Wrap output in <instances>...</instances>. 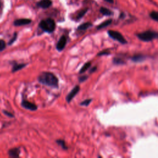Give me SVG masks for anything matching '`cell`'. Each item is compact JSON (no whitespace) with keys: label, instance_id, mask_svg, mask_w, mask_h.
Instances as JSON below:
<instances>
[{"label":"cell","instance_id":"1","mask_svg":"<svg viewBox=\"0 0 158 158\" xmlns=\"http://www.w3.org/2000/svg\"><path fill=\"white\" fill-rule=\"evenodd\" d=\"M38 82L43 85L52 88L59 87V80L57 77L51 72H43L38 77Z\"/></svg>","mask_w":158,"mask_h":158},{"label":"cell","instance_id":"2","mask_svg":"<svg viewBox=\"0 0 158 158\" xmlns=\"http://www.w3.org/2000/svg\"><path fill=\"white\" fill-rule=\"evenodd\" d=\"M39 27L46 32L52 33L55 30L56 24L54 20L48 18L41 20L39 24Z\"/></svg>","mask_w":158,"mask_h":158},{"label":"cell","instance_id":"3","mask_svg":"<svg viewBox=\"0 0 158 158\" xmlns=\"http://www.w3.org/2000/svg\"><path fill=\"white\" fill-rule=\"evenodd\" d=\"M136 36H137V37L140 40L145 42H148L157 39L158 37V34L155 31L148 30L144 31V32L138 34L136 35Z\"/></svg>","mask_w":158,"mask_h":158},{"label":"cell","instance_id":"4","mask_svg":"<svg viewBox=\"0 0 158 158\" xmlns=\"http://www.w3.org/2000/svg\"><path fill=\"white\" fill-rule=\"evenodd\" d=\"M108 34L110 38L114 40L119 41L121 44L125 45L126 43H127V41L125 40L123 35L120 32H119V31L114 30H109L108 31Z\"/></svg>","mask_w":158,"mask_h":158},{"label":"cell","instance_id":"5","mask_svg":"<svg viewBox=\"0 0 158 158\" xmlns=\"http://www.w3.org/2000/svg\"><path fill=\"white\" fill-rule=\"evenodd\" d=\"M79 91H80V87H79L78 85H76L74 88L72 89L71 92H69V94H68L67 95V96H66L67 102L68 103H71L72 100L73 99V98L77 95V94L78 93Z\"/></svg>","mask_w":158,"mask_h":158},{"label":"cell","instance_id":"6","mask_svg":"<svg viewBox=\"0 0 158 158\" xmlns=\"http://www.w3.org/2000/svg\"><path fill=\"white\" fill-rule=\"evenodd\" d=\"M66 44H67V38H66V36H64V35H62L61 37L60 38L58 42L57 43L56 49L57 50V51H62L64 49Z\"/></svg>","mask_w":158,"mask_h":158},{"label":"cell","instance_id":"7","mask_svg":"<svg viewBox=\"0 0 158 158\" xmlns=\"http://www.w3.org/2000/svg\"><path fill=\"white\" fill-rule=\"evenodd\" d=\"M21 104H22V106L26 109H29L30 110H36L37 109V106L36 104L31 103L27 101V100H23Z\"/></svg>","mask_w":158,"mask_h":158},{"label":"cell","instance_id":"8","mask_svg":"<svg viewBox=\"0 0 158 158\" xmlns=\"http://www.w3.org/2000/svg\"><path fill=\"white\" fill-rule=\"evenodd\" d=\"M31 20L30 19H17L16 20H15L14 24L15 26H22V25L29 24L31 23Z\"/></svg>","mask_w":158,"mask_h":158},{"label":"cell","instance_id":"9","mask_svg":"<svg viewBox=\"0 0 158 158\" xmlns=\"http://www.w3.org/2000/svg\"><path fill=\"white\" fill-rule=\"evenodd\" d=\"M147 56L143 55H136L131 57V61L135 62H141L146 60Z\"/></svg>","mask_w":158,"mask_h":158},{"label":"cell","instance_id":"10","mask_svg":"<svg viewBox=\"0 0 158 158\" xmlns=\"http://www.w3.org/2000/svg\"><path fill=\"white\" fill-rule=\"evenodd\" d=\"M52 4V1L51 0H41L38 3V6L41 8L46 9L50 7Z\"/></svg>","mask_w":158,"mask_h":158},{"label":"cell","instance_id":"11","mask_svg":"<svg viewBox=\"0 0 158 158\" xmlns=\"http://www.w3.org/2000/svg\"><path fill=\"white\" fill-rule=\"evenodd\" d=\"M20 153V150L19 148H15L10 150L8 152V154L11 157H18Z\"/></svg>","mask_w":158,"mask_h":158},{"label":"cell","instance_id":"12","mask_svg":"<svg viewBox=\"0 0 158 158\" xmlns=\"http://www.w3.org/2000/svg\"><path fill=\"white\" fill-rule=\"evenodd\" d=\"M27 64H15L13 66V67L12 69V72H15L20 69H23L24 67H25Z\"/></svg>","mask_w":158,"mask_h":158},{"label":"cell","instance_id":"13","mask_svg":"<svg viewBox=\"0 0 158 158\" xmlns=\"http://www.w3.org/2000/svg\"><path fill=\"white\" fill-rule=\"evenodd\" d=\"M112 23V19H109V20H107L105 21V22L101 23V24H99L98 27H96V29L98 30H100L101 29H103V28H105L108 27V25H109L110 24Z\"/></svg>","mask_w":158,"mask_h":158},{"label":"cell","instance_id":"14","mask_svg":"<svg viewBox=\"0 0 158 158\" xmlns=\"http://www.w3.org/2000/svg\"><path fill=\"white\" fill-rule=\"evenodd\" d=\"M92 26V24L90 22H86L82 24V25H80V26H78V30H87V29L89 28L90 27Z\"/></svg>","mask_w":158,"mask_h":158},{"label":"cell","instance_id":"15","mask_svg":"<svg viewBox=\"0 0 158 158\" xmlns=\"http://www.w3.org/2000/svg\"><path fill=\"white\" fill-rule=\"evenodd\" d=\"M91 64H92L91 62H88L85 63V64L83 65V66L81 68L80 72H79V73H80V74H82V73H83L84 72H85L89 69V68L90 67Z\"/></svg>","mask_w":158,"mask_h":158},{"label":"cell","instance_id":"16","mask_svg":"<svg viewBox=\"0 0 158 158\" xmlns=\"http://www.w3.org/2000/svg\"><path fill=\"white\" fill-rule=\"evenodd\" d=\"M99 11L104 15H111L113 14V13L110 11V10H109L108 9H107L106 8H104V7H102V8H100Z\"/></svg>","mask_w":158,"mask_h":158},{"label":"cell","instance_id":"17","mask_svg":"<svg viewBox=\"0 0 158 158\" xmlns=\"http://www.w3.org/2000/svg\"><path fill=\"white\" fill-rule=\"evenodd\" d=\"M113 63L116 65H122L125 64V61L119 57H114L113 59Z\"/></svg>","mask_w":158,"mask_h":158},{"label":"cell","instance_id":"18","mask_svg":"<svg viewBox=\"0 0 158 158\" xmlns=\"http://www.w3.org/2000/svg\"><path fill=\"white\" fill-rule=\"evenodd\" d=\"M56 143H57V145H60L62 147V148L63 150H67V146L66 145V143H65L64 140H56Z\"/></svg>","mask_w":158,"mask_h":158},{"label":"cell","instance_id":"19","mask_svg":"<svg viewBox=\"0 0 158 158\" xmlns=\"http://www.w3.org/2000/svg\"><path fill=\"white\" fill-rule=\"evenodd\" d=\"M92 101V99H87L84 100V101H83L82 102H81L80 103V106H88V105L91 103Z\"/></svg>","mask_w":158,"mask_h":158},{"label":"cell","instance_id":"20","mask_svg":"<svg viewBox=\"0 0 158 158\" xmlns=\"http://www.w3.org/2000/svg\"><path fill=\"white\" fill-rule=\"evenodd\" d=\"M150 17L152 19H153L155 21L158 20V13L156 11H152L150 14Z\"/></svg>","mask_w":158,"mask_h":158},{"label":"cell","instance_id":"21","mask_svg":"<svg viewBox=\"0 0 158 158\" xmlns=\"http://www.w3.org/2000/svg\"><path fill=\"white\" fill-rule=\"evenodd\" d=\"M6 43L3 40H0V51H2L6 48Z\"/></svg>","mask_w":158,"mask_h":158},{"label":"cell","instance_id":"22","mask_svg":"<svg viewBox=\"0 0 158 158\" xmlns=\"http://www.w3.org/2000/svg\"><path fill=\"white\" fill-rule=\"evenodd\" d=\"M87 10H88V9H85L81 10V11L78 13V14L77 15V19H81L83 16V15L86 14Z\"/></svg>","mask_w":158,"mask_h":158},{"label":"cell","instance_id":"23","mask_svg":"<svg viewBox=\"0 0 158 158\" xmlns=\"http://www.w3.org/2000/svg\"><path fill=\"white\" fill-rule=\"evenodd\" d=\"M17 37V33H15V34H14L13 37L11 39H10V40L9 42V43H8L9 45H11L12 44H13V43H14V41H15V40H16Z\"/></svg>","mask_w":158,"mask_h":158},{"label":"cell","instance_id":"24","mask_svg":"<svg viewBox=\"0 0 158 158\" xmlns=\"http://www.w3.org/2000/svg\"><path fill=\"white\" fill-rule=\"evenodd\" d=\"M110 52L109 51L107 50H104V51H102L101 52H99V53L98 54V56H108L109 55Z\"/></svg>","mask_w":158,"mask_h":158},{"label":"cell","instance_id":"25","mask_svg":"<svg viewBox=\"0 0 158 158\" xmlns=\"http://www.w3.org/2000/svg\"><path fill=\"white\" fill-rule=\"evenodd\" d=\"M88 76H82L78 78V81L80 83H82L83 82L86 81L88 79Z\"/></svg>","mask_w":158,"mask_h":158},{"label":"cell","instance_id":"26","mask_svg":"<svg viewBox=\"0 0 158 158\" xmlns=\"http://www.w3.org/2000/svg\"><path fill=\"white\" fill-rule=\"evenodd\" d=\"M3 113L6 115H8V116L9 117H14V115L12 113L7 111V110H3Z\"/></svg>","mask_w":158,"mask_h":158},{"label":"cell","instance_id":"27","mask_svg":"<svg viewBox=\"0 0 158 158\" xmlns=\"http://www.w3.org/2000/svg\"><path fill=\"white\" fill-rule=\"evenodd\" d=\"M96 69H97V67L96 66H95V67H92V69H90V70H89V73H93L94 72H95L96 71Z\"/></svg>","mask_w":158,"mask_h":158},{"label":"cell","instance_id":"28","mask_svg":"<svg viewBox=\"0 0 158 158\" xmlns=\"http://www.w3.org/2000/svg\"><path fill=\"white\" fill-rule=\"evenodd\" d=\"M105 1L109 3H113L114 2V0H105Z\"/></svg>","mask_w":158,"mask_h":158},{"label":"cell","instance_id":"29","mask_svg":"<svg viewBox=\"0 0 158 158\" xmlns=\"http://www.w3.org/2000/svg\"><path fill=\"white\" fill-rule=\"evenodd\" d=\"M0 8H1V3H0Z\"/></svg>","mask_w":158,"mask_h":158}]
</instances>
